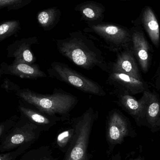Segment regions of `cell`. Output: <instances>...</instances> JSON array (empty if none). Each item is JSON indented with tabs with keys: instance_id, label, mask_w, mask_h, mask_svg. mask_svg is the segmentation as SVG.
Returning a JSON list of instances; mask_svg holds the SVG:
<instances>
[{
	"instance_id": "obj_1",
	"label": "cell",
	"mask_w": 160,
	"mask_h": 160,
	"mask_svg": "<svg viewBox=\"0 0 160 160\" xmlns=\"http://www.w3.org/2000/svg\"><path fill=\"white\" fill-rule=\"evenodd\" d=\"M56 44L59 52L77 66L87 70L97 67L109 72L108 62L102 52L81 32L70 33L67 38L56 40Z\"/></svg>"
},
{
	"instance_id": "obj_2",
	"label": "cell",
	"mask_w": 160,
	"mask_h": 160,
	"mask_svg": "<svg viewBox=\"0 0 160 160\" xmlns=\"http://www.w3.org/2000/svg\"><path fill=\"white\" fill-rule=\"evenodd\" d=\"M16 95L42 113L57 118L62 122L70 119V112L79 102L76 96L61 89H54L52 94H41L29 88H20Z\"/></svg>"
},
{
	"instance_id": "obj_3",
	"label": "cell",
	"mask_w": 160,
	"mask_h": 160,
	"mask_svg": "<svg viewBox=\"0 0 160 160\" xmlns=\"http://www.w3.org/2000/svg\"><path fill=\"white\" fill-rule=\"evenodd\" d=\"M98 112L90 107L81 115L73 118L75 133L62 160H91L90 136L93 126L98 118Z\"/></svg>"
},
{
	"instance_id": "obj_4",
	"label": "cell",
	"mask_w": 160,
	"mask_h": 160,
	"mask_svg": "<svg viewBox=\"0 0 160 160\" xmlns=\"http://www.w3.org/2000/svg\"><path fill=\"white\" fill-rule=\"evenodd\" d=\"M43 132L21 114L20 117L0 141V153L9 152L27 144H33Z\"/></svg>"
},
{
	"instance_id": "obj_5",
	"label": "cell",
	"mask_w": 160,
	"mask_h": 160,
	"mask_svg": "<svg viewBox=\"0 0 160 160\" xmlns=\"http://www.w3.org/2000/svg\"><path fill=\"white\" fill-rule=\"evenodd\" d=\"M47 71L51 78L70 85L84 93L100 97L106 95L103 88L98 83L80 74L64 63L53 62Z\"/></svg>"
},
{
	"instance_id": "obj_6",
	"label": "cell",
	"mask_w": 160,
	"mask_h": 160,
	"mask_svg": "<svg viewBox=\"0 0 160 160\" xmlns=\"http://www.w3.org/2000/svg\"><path fill=\"white\" fill-rule=\"evenodd\" d=\"M137 135L130 120L120 110L114 109L109 112L106 122L108 156H111L115 148L123 143L126 138H135Z\"/></svg>"
},
{
	"instance_id": "obj_7",
	"label": "cell",
	"mask_w": 160,
	"mask_h": 160,
	"mask_svg": "<svg viewBox=\"0 0 160 160\" xmlns=\"http://www.w3.org/2000/svg\"><path fill=\"white\" fill-rule=\"evenodd\" d=\"M84 31L93 32L102 38L105 47L114 52L131 48V33L129 29L121 25L107 23H90Z\"/></svg>"
},
{
	"instance_id": "obj_8",
	"label": "cell",
	"mask_w": 160,
	"mask_h": 160,
	"mask_svg": "<svg viewBox=\"0 0 160 160\" xmlns=\"http://www.w3.org/2000/svg\"><path fill=\"white\" fill-rule=\"evenodd\" d=\"M142 104V125L148 128L152 132L160 130V104L159 95L150 88L143 92L139 99Z\"/></svg>"
},
{
	"instance_id": "obj_9",
	"label": "cell",
	"mask_w": 160,
	"mask_h": 160,
	"mask_svg": "<svg viewBox=\"0 0 160 160\" xmlns=\"http://www.w3.org/2000/svg\"><path fill=\"white\" fill-rule=\"evenodd\" d=\"M131 33V48L142 73L149 71L152 62L153 48L147 41L141 26L133 27Z\"/></svg>"
},
{
	"instance_id": "obj_10",
	"label": "cell",
	"mask_w": 160,
	"mask_h": 160,
	"mask_svg": "<svg viewBox=\"0 0 160 160\" xmlns=\"http://www.w3.org/2000/svg\"><path fill=\"white\" fill-rule=\"evenodd\" d=\"M108 82L113 87L114 91L128 93L131 95L142 93L149 88L144 80H139L126 74L109 69Z\"/></svg>"
},
{
	"instance_id": "obj_11",
	"label": "cell",
	"mask_w": 160,
	"mask_h": 160,
	"mask_svg": "<svg viewBox=\"0 0 160 160\" xmlns=\"http://www.w3.org/2000/svg\"><path fill=\"white\" fill-rule=\"evenodd\" d=\"M38 43L37 37L18 39L8 46V58H14L13 62L34 64L36 58L32 52L33 45Z\"/></svg>"
},
{
	"instance_id": "obj_12",
	"label": "cell",
	"mask_w": 160,
	"mask_h": 160,
	"mask_svg": "<svg viewBox=\"0 0 160 160\" xmlns=\"http://www.w3.org/2000/svg\"><path fill=\"white\" fill-rule=\"evenodd\" d=\"M108 66L109 69L124 73L138 80H143L131 48L116 53L115 62H108Z\"/></svg>"
},
{
	"instance_id": "obj_13",
	"label": "cell",
	"mask_w": 160,
	"mask_h": 160,
	"mask_svg": "<svg viewBox=\"0 0 160 160\" xmlns=\"http://www.w3.org/2000/svg\"><path fill=\"white\" fill-rule=\"evenodd\" d=\"M0 71L2 75H12L22 79L36 80L48 77L36 64H29L13 62L11 64H8L3 62L0 66Z\"/></svg>"
},
{
	"instance_id": "obj_14",
	"label": "cell",
	"mask_w": 160,
	"mask_h": 160,
	"mask_svg": "<svg viewBox=\"0 0 160 160\" xmlns=\"http://www.w3.org/2000/svg\"><path fill=\"white\" fill-rule=\"evenodd\" d=\"M113 91L117 98L116 103L118 105L134 119L138 127H142V106L140 100L128 93Z\"/></svg>"
},
{
	"instance_id": "obj_15",
	"label": "cell",
	"mask_w": 160,
	"mask_h": 160,
	"mask_svg": "<svg viewBox=\"0 0 160 160\" xmlns=\"http://www.w3.org/2000/svg\"><path fill=\"white\" fill-rule=\"evenodd\" d=\"M19 111L31 122L39 127L43 132L48 131L51 128L61 121L59 118L49 116L42 113L38 110H34L25 106L19 101Z\"/></svg>"
},
{
	"instance_id": "obj_16",
	"label": "cell",
	"mask_w": 160,
	"mask_h": 160,
	"mask_svg": "<svg viewBox=\"0 0 160 160\" xmlns=\"http://www.w3.org/2000/svg\"><path fill=\"white\" fill-rule=\"evenodd\" d=\"M142 23L151 42L158 48L160 45V28L157 19L150 7L145 8L142 14Z\"/></svg>"
},
{
	"instance_id": "obj_17",
	"label": "cell",
	"mask_w": 160,
	"mask_h": 160,
	"mask_svg": "<svg viewBox=\"0 0 160 160\" xmlns=\"http://www.w3.org/2000/svg\"><path fill=\"white\" fill-rule=\"evenodd\" d=\"M75 9L79 11L82 18L87 21L99 22L103 18L105 12L104 7L94 1H88L77 6Z\"/></svg>"
},
{
	"instance_id": "obj_18",
	"label": "cell",
	"mask_w": 160,
	"mask_h": 160,
	"mask_svg": "<svg viewBox=\"0 0 160 160\" xmlns=\"http://www.w3.org/2000/svg\"><path fill=\"white\" fill-rule=\"evenodd\" d=\"M61 11L56 7L41 10L37 14V20L45 31L53 29L60 20Z\"/></svg>"
},
{
	"instance_id": "obj_19",
	"label": "cell",
	"mask_w": 160,
	"mask_h": 160,
	"mask_svg": "<svg viewBox=\"0 0 160 160\" xmlns=\"http://www.w3.org/2000/svg\"><path fill=\"white\" fill-rule=\"evenodd\" d=\"M66 127L58 132L55 138V146L65 154L69 147L75 133L73 118L66 121Z\"/></svg>"
},
{
	"instance_id": "obj_20",
	"label": "cell",
	"mask_w": 160,
	"mask_h": 160,
	"mask_svg": "<svg viewBox=\"0 0 160 160\" xmlns=\"http://www.w3.org/2000/svg\"><path fill=\"white\" fill-rule=\"evenodd\" d=\"M49 146H41L27 150L15 160H57Z\"/></svg>"
},
{
	"instance_id": "obj_21",
	"label": "cell",
	"mask_w": 160,
	"mask_h": 160,
	"mask_svg": "<svg viewBox=\"0 0 160 160\" xmlns=\"http://www.w3.org/2000/svg\"><path fill=\"white\" fill-rule=\"evenodd\" d=\"M21 29V23L17 20L0 22V42L17 34Z\"/></svg>"
},
{
	"instance_id": "obj_22",
	"label": "cell",
	"mask_w": 160,
	"mask_h": 160,
	"mask_svg": "<svg viewBox=\"0 0 160 160\" xmlns=\"http://www.w3.org/2000/svg\"><path fill=\"white\" fill-rule=\"evenodd\" d=\"M32 0H0V9L18 10L29 4Z\"/></svg>"
},
{
	"instance_id": "obj_23",
	"label": "cell",
	"mask_w": 160,
	"mask_h": 160,
	"mask_svg": "<svg viewBox=\"0 0 160 160\" xmlns=\"http://www.w3.org/2000/svg\"><path fill=\"white\" fill-rule=\"evenodd\" d=\"M33 144L29 143L19 147L9 152L0 154V160H15L22 154L26 152L32 146Z\"/></svg>"
},
{
	"instance_id": "obj_24",
	"label": "cell",
	"mask_w": 160,
	"mask_h": 160,
	"mask_svg": "<svg viewBox=\"0 0 160 160\" xmlns=\"http://www.w3.org/2000/svg\"><path fill=\"white\" fill-rule=\"evenodd\" d=\"M18 118L17 115H14L0 123V141L6 133L14 126Z\"/></svg>"
},
{
	"instance_id": "obj_25",
	"label": "cell",
	"mask_w": 160,
	"mask_h": 160,
	"mask_svg": "<svg viewBox=\"0 0 160 160\" xmlns=\"http://www.w3.org/2000/svg\"><path fill=\"white\" fill-rule=\"evenodd\" d=\"M1 87L2 88L7 91H13L16 92L20 88L18 85L8 79L3 80Z\"/></svg>"
},
{
	"instance_id": "obj_26",
	"label": "cell",
	"mask_w": 160,
	"mask_h": 160,
	"mask_svg": "<svg viewBox=\"0 0 160 160\" xmlns=\"http://www.w3.org/2000/svg\"><path fill=\"white\" fill-rule=\"evenodd\" d=\"M108 160H123L122 159V157H121L120 153H118L117 154H114V155L111 156L110 157V158ZM129 160H145L144 157H142L141 156H139L136 158H134L131 159Z\"/></svg>"
},
{
	"instance_id": "obj_27",
	"label": "cell",
	"mask_w": 160,
	"mask_h": 160,
	"mask_svg": "<svg viewBox=\"0 0 160 160\" xmlns=\"http://www.w3.org/2000/svg\"><path fill=\"white\" fill-rule=\"evenodd\" d=\"M153 79L155 80H154V82H152L151 84H155V85L154 86V87L159 91L160 90V84L158 83L157 82L160 83V67H159L157 71L155 77Z\"/></svg>"
},
{
	"instance_id": "obj_28",
	"label": "cell",
	"mask_w": 160,
	"mask_h": 160,
	"mask_svg": "<svg viewBox=\"0 0 160 160\" xmlns=\"http://www.w3.org/2000/svg\"><path fill=\"white\" fill-rule=\"evenodd\" d=\"M2 76H3V75H2V74H1V71H0V78H1Z\"/></svg>"
}]
</instances>
